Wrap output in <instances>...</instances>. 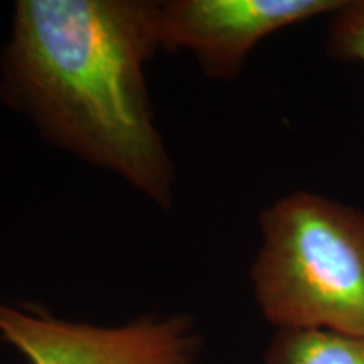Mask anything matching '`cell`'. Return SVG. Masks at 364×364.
Instances as JSON below:
<instances>
[{
    "mask_svg": "<svg viewBox=\"0 0 364 364\" xmlns=\"http://www.w3.org/2000/svg\"><path fill=\"white\" fill-rule=\"evenodd\" d=\"M159 49L157 2L19 0L0 97L49 144L169 211L176 167L145 76Z\"/></svg>",
    "mask_w": 364,
    "mask_h": 364,
    "instance_id": "obj_1",
    "label": "cell"
},
{
    "mask_svg": "<svg viewBox=\"0 0 364 364\" xmlns=\"http://www.w3.org/2000/svg\"><path fill=\"white\" fill-rule=\"evenodd\" d=\"M258 226L250 284L268 324L364 338V211L294 191L263 209Z\"/></svg>",
    "mask_w": 364,
    "mask_h": 364,
    "instance_id": "obj_2",
    "label": "cell"
},
{
    "mask_svg": "<svg viewBox=\"0 0 364 364\" xmlns=\"http://www.w3.org/2000/svg\"><path fill=\"white\" fill-rule=\"evenodd\" d=\"M0 338L29 364H196L201 348L198 331L186 316H145L107 327L4 302Z\"/></svg>",
    "mask_w": 364,
    "mask_h": 364,
    "instance_id": "obj_3",
    "label": "cell"
},
{
    "mask_svg": "<svg viewBox=\"0 0 364 364\" xmlns=\"http://www.w3.org/2000/svg\"><path fill=\"white\" fill-rule=\"evenodd\" d=\"M344 0H166L157 2L164 51H188L204 75H241L255 48L285 27L332 16Z\"/></svg>",
    "mask_w": 364,
    "mask_h": 364,
    "instance_id": "obj_4",
    "label": "cell"
},
{
    "mask_svg": "<svg viewBox=\"0 0 364 364\" xmlns=\"http://www.w3.org/2000/svg\"><path fill=\"white\" fill-rule=\"evenodd\" d=\"M267 364H364V338L329 331H277Z\"/></svg>",
    "mask_w": 364,
    "mask_h": 364,
    "instance_id": "obj_5",
    "label": "cell"
},
{
    "mask_svg": "<svg viewBox=\"0 0 364 364\" xmlns=\"http://www.w3.org/2000/svg\"><path fill=\"white\" fill-rule=\"evenodd\" d=\"M326 49L336 61L364 65V0H344L329 16Z\"/></svg>",
    "mask_w": 364,
    "mask_h": 364,
    "instance_id": "obj_6",
    "label": "cell"
}]
</instances>
